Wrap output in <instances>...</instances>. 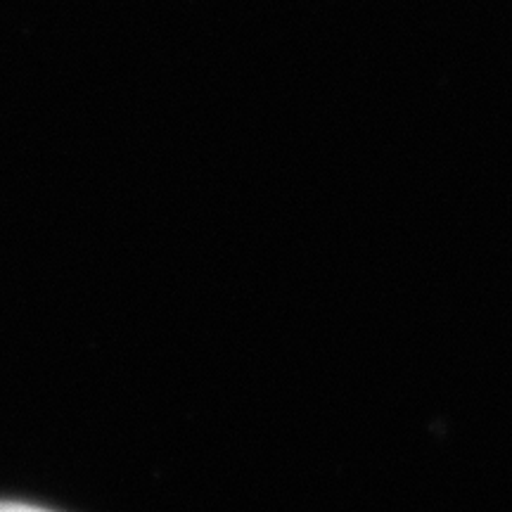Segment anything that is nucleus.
I'll use <instances>...</instances> for the list:
<instances>
[{"mask_svg":"<svg viewBox=\"0 0 512 512\" xmlns=\"http://www.w3.org/2000/svg\"><path fill=\"white\" fill-rule=\"evenodd\" d=\"M0 512H53V510L36 508V505H27V503H10V501H0Z\"/></svg>","mask_w":512,"mask_h":512,"instance_id":"obj_1","label":"nucleus"}]
</instances>
